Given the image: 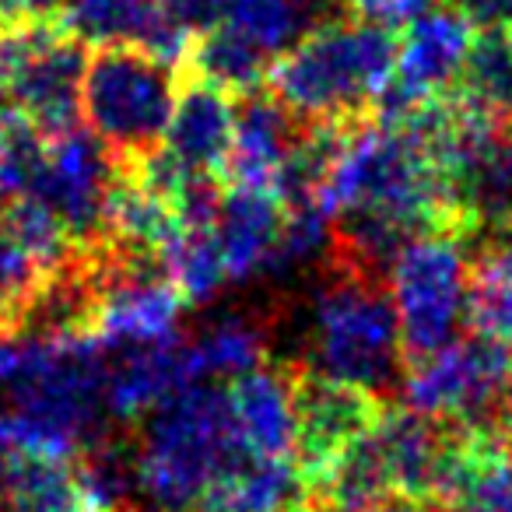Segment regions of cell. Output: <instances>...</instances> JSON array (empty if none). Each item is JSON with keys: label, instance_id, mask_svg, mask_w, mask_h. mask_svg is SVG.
Wrapping results in <instances>:
<instances>
[{"label": "cell", "instance_id": "cell-19", "mask_svg": "<svg viewBox=\"0 0 512 512\" xmlns=\"http://www.w3.org/2000/svg\"><path fill=\"white\" fill-rule=\"evenodd\" d=\"M0 512H95L74 460L15 453L0 477Z\"/></svg>", "mask_w": 512, "mask_h": 512}, {"label": "cell", "instance_id": "cell-8", "mask_svg": "<svg viewBox=\"0 0 512 512\" xmlns=\"http://www.w3.org/2000/svg\"><path fill=\"white\" fill-rule=\"evenodd\" d=\"M88 46L57 18H29L0 29V74L11 102L46 137L78 127Z\"/></svg>", "mask_w": 512, "mask_h": 512}, {"label": "cell", "instance_id": "cell-12", "mask_svg": "<svg viewBox=\"0 0 512 512\" xmlns=\"http://www.w3.org/2000/svg\"><path fill=\"white\" fill-rule=\"evenodd\" d=\"M85 46H134L165 64H183L190 36L172 25L162 0H67L57 18Z\"/></svg>", "mask_w": 512, "mask_h": 512}, {"label": "cell", "instance_id": "cell-34", "mask_svg": "<svg viewBox=\"0 0 512 512\" xmlns=\"http://www.w3.org/2000/svg\"><path fill=\"white\" fill-rule=\"evenodd\" d=\"M116 512H137V509H127V505H123V509H116Z\"/></svg>", "mask_w": 512, "mask_h": 512}, {"label": "cell", "instance_id": "cell-9", "mask_svg": "<svg viewBox=\"0 0 512 512\" xmlns=\"http://www.w3.org/2000/svg\"><path fill=\"white\" fill-rule=\"evenodd\" d=\"M470 39H474V25L449 4L414 18L400 36L397 71H393V81L386 85L372 116L386 123H400L425 102L446 95L456 85Z\"/></svg>", "mask_w": 512, "mask_h": 512}, {"label": "cell", "instance_id": "cell-6", "mask_svg": "<svg viewBox=\"0 0 512 512\" xmlns=\"http://www.w3.org/2000/svg\"><path fill=\"white\" fill-rule=\"evenodd\" d=\"M463 239L460 232H425L407 242L386 271L407 365L463 337L474 274Z\"/></svg>", "mask_w": 512, "mask_h": 512}, {"label": "cell", "instance_id": "cell-28", "mask_svg": "<svg viewBox=\"0 0 512 512\" xmlns=\"http://www.w3.org/2000/svg\"><path fill=\"white\" fill-rule=\"evenodd\" d=\"M467 327L477 337H488V341L512 348V281L498 274L495 267L481 264V260L470 274Z\"/></svg>", "mask_w": 512, "mask_h": 512}, {"label": "cell", "instance_id": "cell-18", "mask_svg": "<svg viewBox=\"0 0 512 512\" xmlns=\"http://www.w3.org/2000/svg\"><path fill=\"white\" fill-rule=\"evenodd\" d=\"M337 18H348L344 0H225L221 8V22L271 60Z\"/></svg>", "mask_w": 512, "mask_h": 512}, {"label": "cell", "instance_id": "cell-13", "mask_svg": "<svg viewBox=\"0 0 512 512\" xmlns=\"http://www.w3.org/2000/svg\"><path fill=\"white\" fill-rule=\"evenodd\" d=\"M193 383H200V379L193 372L183 334L172 341L144 344V348L109 351L106 404L116 425L144 421L155 407H162L165 400Z\"/></svg>", "mask_w": 512, "mask_h": 512}, {"label": "cell", "instance_id": "cell-33", "mask_svg": "<svg viewBox=\"0 0 512 512\" xmlns=\"http://www.w3.org/2000/svg\"><path fill=\"white\" fill-rule=\"evenodd\" d=\"M8 102H11V92H8V81H4V74H0V120L11 113L8 109Z\"/></svg>", "mask_w": 512, "mask_h": 512}, {"label": "cell", "instance_id": "cell-3", "mask_svg": "<svg viewBox=\"0 0 512 512\" xmlns=\"http://www.w3.org/2000/svg\"><path fill=\"white\" fill-rule=\"evenodd\" d=\"M302 372L358 386L379 400L400 390L407 358L383 278L330 256L327 278L309 302Z\"/></svg>", "mask_w": 512, "mask_h": 512}, {"label": "cell", "instance_id": "cell-20", "mask_svg": "<svg viewBox=\"0 0 512 512\" xmlns=\"http://www.w3.org/2000/svg\"><path fill=\"white\" fill-rule=\"evenodd\" d=\"M470 113L512 127V29H481L449 88Z\"/></svg>", "mask_w": 512, "mask_h": 512}, {"label": "cell", "instance_id": "cell-30", "mask_svg": "<svg viewBox=\"0 0 512 512\" xmlns=\"http://www.w3.org/2000/svg\"><path fill=\"white\" fill-rule=\"evenodd\" d=\"M165 15L172 18L183 36H200V32L214 29L221 22V8H225V0H162Z\"/></svg>", "mask_w": 512, "mask_h": 512}, {"label": "cell", "instance_id": "cell-10", "mask_svg": "<svg viewBox=\"0 0 512 512\" xmlns=\"http://www.w3.org/2000/svg\"><path fill=\"white\" fill-rule=\"evenodd\" d=\"M120 176L116 155L92 134V130H67L50 137V155L32 197L50 204L78 249L99 246L106 200Z\"/></svg>", "mask_w": 512, "mask_h": 512}, {"label": "cell", "instance_id": "cell-22", "mask_svg": "<svg viewBox=\"0 0 512 512\" xmlns=\"http://www.w3.org/2000/svg\"><path fill=\"white\" fill-rule=\"evenodd\" d=\"M183 64L190 67L193 81H204L221 92L249 95L260 92V85L271 78L274 60L264 50H256L249 39H242L235 29H228L225 22H218L214 29L190 39Z\"/></svg>", "mask_w": 512, "mask_h": 512}, {"label": "cell", "instance_id": "cell-26", "mask_svg": "<svg viewBox=\"0 0 512 512\" xmlns=\"http://www.w3.org/2000/svg\"><path fill=\"white\" fill-rule=\"evenodd\" d=\"M50 267L0 218V337H15L36 295L50 281Z\"/></svg>", "mask_w": 512, "mask_h": 512}, {"label": "cell", "instance_id": "cell-5", "mask_svg": "<svg viewBox=\"0 0 512 512\" xmlns=\"http://www.w3.org/2000/svg\"><path fill=\"white\" fill-rule=\"evenodd\" d=\"M176 99V71L151 53L134 46H99L88 57L81 113L116 162H137L162 148Z\"/></svg>", "mask_w": 512, "mask_h": 512}, {"label": "cell", "instance_id": "cell-11", "mask_svg": "<svg viewBox=\"0 0 512 512\" xmlns=\"http://www.w3.org/2000/svg\"><path fill=\"white\" fill-rule=\"evenodd\" d=\"M295 414H299V439L295 463L313 488L316 477L358 439L383 414V400L358 386L295 369Z\"/></svg>", "mask_w": 512, "mask_h": 512}, {"label": "cell", "instance_id": "cell-15", "mask_svg": "<svg viewBox=\"0 0 512 512\" xmlns=\"http://www.w3.org/2000/svg\"><path fill=\"white\" fill-rule=\"evenodd\" d=\"M302 123L274 95L249 92L235 106L232 148L225 158V176L232 186L274 193L278 176L292 155Z\"/></svg>", "mask_w": 512, "mask_h": 512}, {"label": "cell", "instance_id": "cell-24", "mask_svg": "<svg viewBox=\"0 0 512 512\" xmlns=\"http://www.w3.org/2000/svg\"><path fill=\"white\" fill-rule=\"evenodd\" d=\"M309 502V484L295 460H249L225 481L204 512H299Z\"/></svg>", "mask_w": 512, "mask_h": 512}, {"label": "cell", "instance_id": "cell-21", "mask_svg": "<svg viewBox=\"0 0 512 512\" xmlns=\"http://www.w3.org/2000/svg\"><path fill=\"white\" fill-rule=\"evenodd\" d=\"M186 348H190V362L200 383L204 379L232 383L242 372L264 365L267 323L253 313L232 309V313H221L211 323H204L193 337H186Z\"/></svg>", "mask_w": 512, "mask_h": 512}, {"label": "cell", "instance_id": "cell-17", "mask_svg": "<svg viewBox=\"0 0 512 512\" xmlns=\"http://www.w3.org/2000/svg\"><path fill=\"white\" fill-rule=\"evenodd\" d=\"M281 221H285V207L274 193L228 186L221 197L218 221H214V235H218L221 253H225L232 285L264 278L274 246H278Z\"/></svg>", "mask_w": 512, "mask_h": 512}, {"label": "cell", "instance_id": "cell-23", "mask_svg": "<svg viewBox=\"0 0 512 512\" xmlns=\"http://www.w3.org/2000/svg\"><path fill=\"white\" fill-rule=\"evenodd\" d=\"M442 512H512V435H467Z\"/></svg>", "mask_w": 512, "mask_h": 512}, {"label": "cell", "instance_id": "cell-31", "mask_svg": "<svg viewBox=\"0 0 512 512\" xmlns=\"http://www.w3.org/2000/svg\"><path fill=\"white\" fill-rule=\"evenodd\" d=\"M477 29H512V0H449Z\"/></svg>", "mask_w": 512, "mask_h": 512}, {"label": "cell", "instance_id": "cell-27", "mask_svg": "<svg viewBox=\"0 0 512 512\" xmlns=\"http://www.w3.org/2000/svg\"><path fill=\"white\" fill-rule=\"evenodd\" d=\"M50 155V137L25 120L22 113H8L0 120V204H15L32 197Z\"/></svg>", "mask_w": 512, "mask_h": 512}, {"label": "cell", "instance_id": "cell-32", "mask_svg": "<svg viewBox=\"0 0 512 512\" xmlns=\"http://www.w3.org/2000/svg\"><path fill=\"white\" fill-rule=\"evenodd\" d=\"M477 260L488 264V267H495L498 274H505V278L512 281V225L488 232V242H484V249H481Z\"/></svg>", "mask_w": 512, "mask_h": 512}, {"label": "cell", "instance_id": "cell-16", "mask_svg": "<svg viewBox=\"0 0 512 512\" xmlns=\"http://www.w3.org/2000/svg\"><path fill=\"white\" fill-rule=\"evenodd\" d=\"M232 127L235 106L228 102V92L204 81H190V88H179L162 155L190 176H218L225 172V158L232 148Z\"/></svg>", "mask_w": 512, "mask_h": 512}, {"label": "cell", "instance_id": "cell-25", "mask_svg": "<svg viewBox=\"0 0 512 512\" xmlns=\"http://www.w3.org/2000/svg\"><path fill=\"white\" fill-rule=\"evenodd\" d=\"M162 264L179 295L193 306H204L221 288L232 285L214 228H179L176 239L165 246Z\"/></svg>", "mask_w": 512, "mask_h": 512}, {"label": "cell", "instance_id": "cell-7", "mask_svg": "<svg viewBox=\"0 0 512 512\" xmlns=\"http://www.w3.org/2000/svg\"><path fill=\"white\" fill-rule=\"evenodd\" d=\"M509 383L512 348L470 334L407 365L397 393L404 407L463 435H512L505 418Z\"/></svg>", "mask_w": 512, "mask_h": 512}, {"label": "cell", "instance_id": "cell-2", "mask_svg": "<svg viewBox=\"0 0 512 512\" xmlns=\"http://www.w3.org/2000/svg\"><path fill=\"white\" fill-rule=\"evenodd\" d=\"M400 39L365 18H337L271 67L274 99L299 123L355 127L376 113L397 71Z\"/></svg>", "mask_w": 512, "mask_h": 512}, {"label": "cell", "instance_id": "cell-1", "mask_svg": "<svg viewBox=\"0 0 512 512\" xmlns=\"http://www.w3.org/2000/svg\"><path fill=\"white\" fill-rule=\"evenodd\" d=\"M249 460L228 386L193 383L141 421L134 435L137 491L158 512H204L207 498Z\"/></svg>", "mask_w": 512, "mask_h": 512}, {"label": "cell", "instance_id": "cell-29", "mask_svg": "<svg viewBox=\"0 0 512 512\" xmlns=\"http://www.w3.org/2000/svg\"><path fill=\"white\" fill-rule=\"evenodd\" d=\"M351 15L365 18V22L386 25V29H400L421 18L425 11L435 8V0H344Z\"/></svg>", "mask_w": 512, "mask_h": 512}, {"label": "cell", "instance_id": "cell-4", "mask_svg": "<svg viewBox=\"0 0 512 512\" xmlns=\"http://www.w3.org/2000/svg\"><path fill=\"white\" fill-rule=\"evenodd\" d=\"M106 383L109 348L102 341L92 334L50 337L39 365L4 400L18 453L74 460L113 432Z\"/></svg>", "mask_w": 512, "mask_h": 512}, {"label": "cell", "instance_id": "cell-14", "mask_svg": "<svg viewBox=\"0 0 512 512\" xmlns=\"http://www.w3.org/2000/svg\"><path fill=\"white\" fill-rule=\"evenodd\" d=\"M228 400L242 442L256 460H295V369L256 365L228 383Z\"/></svg>", "mask_w": 512, "mask_h": 512}]
</instances>
